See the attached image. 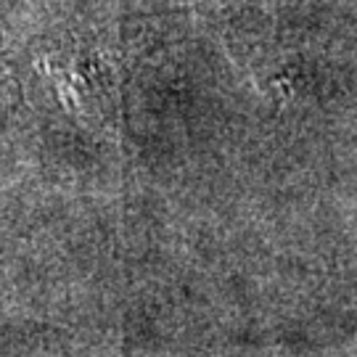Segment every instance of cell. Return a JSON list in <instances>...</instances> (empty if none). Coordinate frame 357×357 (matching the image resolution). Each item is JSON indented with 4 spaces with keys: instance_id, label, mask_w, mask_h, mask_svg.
<instances>
[{
    "instance_id": "cell-1",
    "label": "cell",
    "mask_w": 357,
    "mask_h": 357,
    "mask_svg": "<svg viewBox=\"0 0 357 357\" xmlns=\"http://www.w3.org/2000/svg\"><path fill=\"white\" fill-rule=\"evenodd\" d=\"M43 66L56 82L69 114L96 132L122 128V82L119 72L101 53H77L66 61L45 59Z\"/></svg>"
}]
</instances>
